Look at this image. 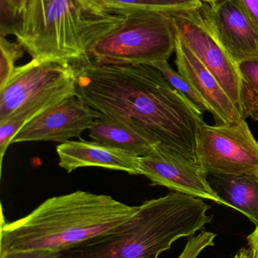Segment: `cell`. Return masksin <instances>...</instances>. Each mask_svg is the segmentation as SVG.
Instances as JSON below:
<instances>
[{"label":"cell","mask_w":258,"mask_h":258,"mask_svg":"<svg viewBox=\"0 0 258 258\" xmlns=\"http://www.w3.org/2000/svg\"><path fill=\"white\" fill-rule=\"evenodd\" d=\"M71 64L77 95L86 105L140 129L162 147L195 161L203 112L157 69L151 65L99 64L89 57Z\"/></svg>","instance_id":"1"},{"label":"cell","mask_w":258,"mask_h":258,"mask_svg":"<svg viewBox=\"0 0 258 258\" xmlns=\"http://www.w3.org/2000/svg\"><path fill=\"white\" fill-rule=\"evenodd\" d=\"M137 210L110 196L86 191L51 197L24 218L2 221L0 256L33 250L61 254L115 231Z\"/></svg>","instance_id":"2"},{"label":"cell","mask_w":258,"mask_h":258,"mask_svg":"<svg viewBox=\"0 0 258 258\" xmlns=\"http://www.w3.org/2000/svg\"><path fill=\"white\" fill-rule=\"evenodd\" d=\"M203 200L171 191L147 200L115 231L61 253V258H159L180 238L212 222Z\"/></svg>","instance_id":"3"},{"label":"cell","mask_w":258,"mask_h":258,"mask_svg":"<svg viewBox=\"0 0 258 258\" xmlns=\"http://www.w3.org/2000/svg\"><path fill=\"white\" fill-rule=\"evenodd\" d=\"M124 17L83 0H29L15 36L32 59L72 63L89 57L91 47Z\"/></svg>","instance_id":"4"},{"label":"cell","mask_w":258,"mask_h":258,"mask_svg":"<svg viewBox=\"0 0 258 258\" xmlns=\"http://www.w3.org/2000/svg\"><path fill=\"white\" fill-rule=\"evenodd\" d=\"M124 15L118 27L91 47L89 58L113 66L151 65L168 60L175 51L172 14L148 10Z\"/></svg>","instance_id":"5"},{"label":"cell","mask_w":258,"mask_h":258,"mask_svg":"<svg viewBox=\"0 0 258 258\" xmlns=\"http://www.w3.org/2000/svg\"><path fill=\"white\" fill-rule=\"evenodd\" d=\"M74 95L76 76L71 63L32 59L16 67L0 89V122L29 110L44 112Z\"/></svg>","instance_id":"6"},{"label":"cell","mask_w":258,"mask_h":258,"mask_svg":"<svg viewBox=\"0 0 258 258\" xmlns=\"http://www.w3.org/2000/svg\"><path fill=\"white\" fill-rule=\"evenodd\" d=\"M195 161L208 173H258V141L245 117L235 123H203L197 133Z\"/></svg>","instance_id":"7"},{"label":"cell","mask_w":258,"mask_h":258,"mask_svg":"<svg viewBox=\"0 0 258 258\" xmlns=\"http://www.w3.org/2000/svg\"><path fill=\"white\" fill-rule=\"evenodd\" d=\"M172 17L176 30L244 114L242 81L237 63L208 30L198 9L176 12Z\"/></svg>","instance_id":"8"},{"label":"cell","mask_w":258,"mask_h":258,"mask_svg":"<svg viewBox=\"0 0 258 258\" xmlns=\"http://www.w3.org/2000/svg\"><path fill=\"white\" fill-rule=\"evenodd\" d=\"M139 170L140 175L145 176L152 185L225 206L212 189L209 173L201 165L162 146L158 145L148 156L139 157Z\"/></svg>","instance_id":"9"},{"label":"cell","mask_w":258,"mask_h":258,"mask_svg":"<svg viewBox=\"0 0 258 258\" xmlns=\"http://www.w3.org/2000/svg\"><path fill=\"white\" fill-rule=\"evenodd\" d=\"M208 30L236 63L258 56V30L239 0L201 3L198 8Z\"/></svg>","instance_id":"10"},{"label":"cell","mask_w":258,"mask_h":258,"mask_svg":"<svg viewBox=\"0 0 258 258\" xmlns=\"http://www.w3.org/2000/svg\"><path fill=\"white\" fill-rule=\"evenodd\" d=\"M99 113L77 95L62 100L30 120L18 132L12 144L30 141L66 142L79 138L93 125Z\"/></svg>","instance_id":"11"},{"label":"cell","mask_w":258,"mask_h":258,"mask_svg":"<svg viewBox=\"0 0 258 258\" xmlns=\"http://www.w3.org/2000/svg\"><path fill=\"white\" fill-rule=\"evenodd\" d=\"M175 64L183 76L211 108L217 124L239 122L245 117L212 73L192 52L184 39L176 30Z\"/></svg>","instance_id":"12"},{"label":"cell","mask_w":258,"mask_h":258,"mask_svg":"<svg viewBox=\"0 0 258 258\" xmlns=\"http://www.w3.org/2000/svg\"><path fill=\"white\" fill-rule=\"evenodd\" d=\"M59 165L68 173L77 168L98 167L140 175L139 157L95 141H68L56 148Z\"/></svg>","instance_id":"13"},{"label":"cell","mask_w":258,"mask_h":258,"mask_svg":"<svg viewBox=\"0 0 258 258\" xmlns=\"http://www.w3.org/2000/svg\"><path fill=\"white\" fill-rule=\"evenodd\" d=\"M89 135L95 142L139 157L148 156L160 145L140 129L101 113L89 129Z\"/></svg>","instance_id":"14"},{"label":"cell","mask_w":258,"mask_h":258,"mask_svg":"<svg viewBox=\"0 0 258 258\" xmlns=\"http://www.w3.org/2000/svg\"><path fill=\"white\" fill-rule=\"evenodd\" d=\"M208 180L225 206L243 214L258 228V173H209Z\"/></svg>","instance_id":"15"},{"label":"cell","mask_w":258,"mask_h":258,"mask_svg":"<svg viewBox=\"0 0 258 258\" xmlns=\"http://www.w3.org/2000/svg\"><path fill=\"white\" fill-rule=\"evenodd\" d=\"M92 9L105 13L125 14L136 11H161L176 13L196 9L198 0H83Z\"/></svg>","instance_id":"16"},{"label":"cell","mask_w":258,"mask_h":258,"mask_svg":"<svg viewBox=\"0 0 258 258\" xmlns=\"http://www.w3.org/2000/svg\"><path fill=\"white\" fill-rule=\"evenodd\" d=\"M151 66L157 69L174 89L190 100L201 112L208 111L211 113L210 107L204 101V98L183 76L180 75L178 72H176L171 68L168 60L157 61L153 63Z\"/></svg>","instance_id":"17"},{"label":"cell","mask_w":258,"mask_h":258,"mask_svg":"<svg viewBox=\"0 0 258 258\" xmlns=\"http://www.w3.org/2000/svg\"><path fill=\"white\" fill-rule=\"evenodd\" d=\"M25 51L18 41L12 42L6 37L0 38V89L10 80L16 68L15 63L24 56Z\"/></svg>","instance_id":"18"},{"label":"cell","mask_w":258,"mask_h":258,"mask_svg":"<svg viewBox=\"0 0 258 258\" xmlns=\"http://www.w3.org/2000/svg\"><path fill=\"white\" fill-rule=\"evenodd\" d=\"M242 81L244 103L258 101V56L237 63Z\"/></svg>","instance_id":"19"},{"label":"cell","mask_w":258,"mask_h":258,"mask_svg":"<svg viewBox=\"0 0 258 258\" xmlns=\"http://www.w3.org/2000/svg\"><path fill=\"white\" fill-rule=\"evenodd\" d=\"M0 30L1 37L9 35L15 36L22 22L23 15L18 14L8 0H0Z\"/></svg>","instance_id":"20"},{"label":"cell","mask_w":258,"mask_h":258,"mask_svg":"<svg viewBox=\"0 0 258 258\" xmlns=\"http://www.w3.org/2000/svg\"><path fill=\"white\" fill-rule=\"evenodd\" d=\"M216 236L215 233L204 230L195 236H191L177 258L198 257L205 248L215 245Z\"/></svg>","instance_id":"21"},{"label":"cell","mask_w":258,"mask_h":258,"mask_svg":"<svg viewBox=\"0 0 258 258\" xmlns=\"http://www.w3.org/2000/svg\"><path fill=\"white\" fill-rule=\"evenodd\" d=\"M0 258H61V254L53 251L33 250L9 253L0 256Z\"/></svg>","instance_id":"22"},{"label":"cell","mask_w":258,"mask_h":258,"mask_svg":"<svg viewBox=\"0 0 258 258\" xmlns=\"http://www.w3.org/2000/svg\"><path fill=\"white\" fill-rule=\"evenodd\" d=\"M245 13L258 30V0H239Z\"/></svg>","instance_id":"23"},{"label":"cell","mask_w":258,"mask_h":258,"mask_svg":"<svg viewBox=\"0 0 258 258\" xmlns=\"http://www.w3.org/2000/svg\"><path fill=\"white\" fill-rule=\"evenodd\" d=\"M243 109L245 118L250 116L253 120L258 121V101L244 103Z\"/></svg>","instance_id":"24"},{"label":"cell","mask_w":258,"mask_h":258,"mask_svg":"<svg viewBox=\"0 0 258 258\" xmlns=\"http://www.w3.org/2000/svg\"><path fill=\"white\" fill-rule=\"evenodd\" d=\"M248 246L251 247L254 252V258H258V228H256L253 233L247 237Z\"/></svg>","instance_id":"25"},{"label":"cell","mask_w":258,"mask_h":258,"mask_svg":"<svg viewBox=\"0 0 258 258\" xmlns=\"http://www.w3.org/2000/svg\"><path fill=\"white\" fill-rule=\"evenodd\" d=\"M18 14L23 15L27 8L29 0H8Z\"/></svg>","instance_id":"26"},{"label":"cell","mask_w":258,"mask_h":258,"mask_svg":"<svg viewBox=\"0 0 258 258\" xmlns=\"http://www.w3.org/2000/svg\"><path fill=\"white\" fill-rule=\"evenodd\" d=\"M232 258H254V250L248 246V248H242L237 251L234 257Z\"/></svg>","instance_id":"27"},{"label":"cell","mask_w":258,"mask_h":258,"mask_svg":"<svg viewBox=\"0 0 258 258\" xmlns=\"http://www.w3.org/2000/svg\"><path fill=\"white\" fill-rule=\"evenodd\" d=\"M198 1L201 2V3H213L215 2L220 1V0H198Z\"/></svg>","instance_id":"28"}]
</instances>
